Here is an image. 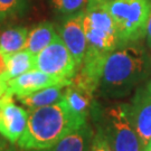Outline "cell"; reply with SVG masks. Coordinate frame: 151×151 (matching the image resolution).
Returning a JSON list of instances; mask_svg holds the SVG:
<instances>
[{
    "instance_id": "obj_26",
    "label": "cell",
    "mask_w": 151,
    "mask_h": 151,
    "mask_svg": "<svg viewBox=\"0 0 151 151\" xmlns=\"http://www.w3.org/2000/svg\"><path fill=\"white\" fill-rule=\"evenodd\" d=\"M4 19H5L4 17H1V16H0V26H1V22H4Z\"/></svg>"
},
{
    "instance_id": "obj_21",
    "label": "cell",
    "mask_w": 151,
    "mask_h": 151,
    "mask_svg": "<svg viewBox=\"0 0 151 151\" xmlns=\"http://www.w3.org/2000/svg\"><path fill=\"white\" fill-rule=\"evenodd\" d=\"M145 38H146V43L148 48L151 49V12H150V16H149V19H148V22H147Z\"/></svg>"
},
{
    "instance_id": "obj_23",
    "label": "cell",
    "mask_w": 151,
    "mask_h": 151,
    "mask_svg": "<svg viewBox=\"0 0 151 151\" xmlns=\"http://www.w3.org/2000/svg\"><path fill=\"white\" fill-rule=\"evenodd\" d=\"M8 142H9V141H7L4 137L0 135V151H7L8 147H9V143H8Z\"/></svg>"
},
{
    "instance_id": "obj_1",
    "label": "cell",
    "mask_w": 151,
    "mask_h": 151,
    "mask_svg": "<svg viewBox=\"0 0 151 151\" xmlns=\"http://www.w3.org/2000/svg\"><path fill=\"white\" fill-rule=\"evenodd\" d=\"M151 74V56L140 43L121 44L106 56L97 92L104 99L128 96Z\"/></svg>"
},
{
    "instance_id": "obj_9",
    "label": "cell",
    "mask_w": 151,
    "mask_h": 151,
    "mask_svg": "<svg viewBox=\"0 0 151 151\" xmlns=\"http://www.w3.org/2000/svg\"><path fill=\"white\" fill-rule=\"evenodd\" d=\"M60 37L68 48L77 67H80L86 50V36L84 30V10L66 17L60 27Z\"/></svg>"
},
{
    "instance_id": "obj_7",
    "label": "cell",
    "mask_w": 151,
    "mask_h": 151,
    "mask_svg": "<svg viewBox=\"0 0 151 151\" xmlns=\"http://www.w3.org/2000/svg\"><path fill=\"white\" fill-rule=\"evenodd\" d=\"M128 115L145 149L151 139V80L143 82L134 90L128 103Z\"/></svg>"
},
{
    "instance_id": "obj_19",
    "label": "cell",
    "mask_w": 151,
    "mask_h": 151,
    "mask_svg": "<svg viewBox=\"0 0 151 151\" xmlns=\"http://www.w3.org/2000/svg\"><path fill=\"white\" fill-rule=\"evenodd\" d=\"M91 151H113V149L110 147V145L106 142V140L104 139V137L99 130H96L94 133Z\"/></svg>"
},
{
    "instance_id": "obj_14",
    "label": "cell",
    "mask_w": 151,
    "mask_h": 151,
    "mask_svg": "<svg viewBox=\"0 0 151 151\" xmlns=\"http://www.w3.org/2000/svg\"><path fill=\"white\" fill-rule=\"evenodd\" d=\"M57 36L58 34L56 32L53 22H40L28 32L27 42L24 49L30 52L34 55H37L44 48H46Z\"/></svg>"
},
{
    "instance_id": "obj_5",
    "label": "cell",
    "mask_w": 151,
    "mask_h": 151,
    "mask_svg": "<svg viewBox=\"0 0 151 151\" xmlns=\"http://www.w3.org/2000/svg\"><path fill=\"white\" fill-rule=\"evenodd\" d=\"M112 17L119 43L141 42L146 35L151 0H101Z\"/></svg>"
},
{
    "instance_id": "obj_2",
    "label": "cell",
    "mask_w": 151,
    "mask_h": 151,
    "mask_svg": "<svg viewBox=\"0 0 151 151\" xmlns=\"http://www.w3.org/2000/svg\"><path fill=\"white\" fill-rule=\"evenodd\" d=\"M84 121L70 112L64 100L28 111V122L17 146L25 149H50Z\"/></svg>"
},
{
    "instance_id": "obj_4",
    "label": "cell",
    "mask_w": 151,
    "mask_h": 151,
    "mask_svg": "<svg viewBox=\"0 0 151 151\" xmlns=\"http://www.w3.org/2000/svg\"><path fill=\"white\" fill-rule=\"evenodd\" d=\"M91 116L113 151H145L138 133L130 122L128 103H113L104 109L95 106Z\"/></svg>"
},
{
    "instance_id": "obj_10",
    "label": "cell",
    "mask_w": 151,
    "mask_h": 151,
    "mask_svg": "<svg viewBox=\"0 0 151 151\" xmlns=\"http://www.w3.org/2000/svg\"><path fill=\"white\" fill-rule=\"evenodd\" d=\"M70 81H63L38 70H29L7 82L6 93L22 97L54 85H68Z\"/></svg>"
},
{
    "instance_id": "obj_3",
    "label": "cell",
    "mask_w": 151,
    "mask_h": 151,
    "mask_svg": "<svg viewBox=\"0 0 151 151\" xmlns=\"http://www.w3.org/2000/svg\"><path fill=\"white\" fill-rule=\"evenodd\" d=\"M84 30L86 50L81 65L92 70H102L106 56L120 43L113 19L101 0H87Z\"/></svg>"
},
{
    "instance_id": "obj_13",
    "label": "cell",
    "mask_w": 151,
    "mask_h": 151,
    "mask_svg": "<svg viewBox=\"0 0 151 151\" xmlns=\"http://www.w3.org/2000/svg\"><path fill=\"white\" fill-rule=\"evenodd\" d=\"M66 85H54V86L45 87L43 90L32 93L29 95L17 97L24 106L27 108V111L34 109L48 106L52 104L60 102L63 100Z\"/></svg>"
},
{
    "instance_id": "obj_25",
    "label": "cell",
    "mask_w": 151,
    "mask_h": 151,
    "mask_svg": "<svg viewBox=\"0 0 151 151\" xmlns=\"http://www.w3.org/2000/svg\"><path fill=\"white\" fill-rule=\"evenodd\" d=\"M145 151H151V139L148 141V143L145 147Z\"/></svg>"
},
{
    "instance_id": "obj_18",
    "label": "cell",
    "mask_w": 151,
    "mask_h": 151,
    "mask_svg": "<svg viewBox=\"0 0 151 151\" xmlns=\"http://www.w3.org/2000/svg\"><path fill=\"white\" fill-rule=\"evenodd\" d=\"M27 0H0V16L7 18L25 10Z\"/></svg>"
},
{
    "instance_id": "obj_11",
    "label": "cell",
    "mask_w": 151,
    "mask_h": 151,
    "mask_svg": "<svg viewBox=\"0 0 151 151\" xmlns=\"http://www.w3.org/2000/svg\"><path fill=\"white\" fill-rule=\"evenodd\" d=\"M94 94L95 93L86 88L70 83L65 87L63 100L72 113L82 121L87 122V119L92 115L97 105L94 101Z\"/></svg>"
},
{
    "instance_id": "obj_8",
    "label": "cell",
    "mask_w": 151,
    "mask_h": 151,
    "mask_svg": "<svg viewBox=\"0 0 151 151\" xmlns=\"http://www.w3.org/2000/svg\"><path fill=\"white\" fill-rule=\"evenodd\" d=\"M28 111L14 102L12 95L5 93L0 97V135L9 143H17L26 129Z\"/></svg>"
},
{
    "instance_id": "obj_24",
    "label": "cell",
    "mask_w": 151,
    "mask_h": 151,
    "mask_svg": "<svg viewBox=\"0 0 151 151\" xmlns=\"http://www.w3.org/2000/svg\"><path fill=\"white\" fill-rule=\"evenodd\" d=\"M6 90H7V82L0 80V97L6 93Z\"/></svg>"
},
{
    "instance_id": "obj_12",
    "label": "cell",
    "mask_w": 151,
    "mask_h": 151,
    "mask_svg": "<svg viewBox=\"0 0 151 151\" xmlns=\"http://www.w3.org/2000/svg\"><path fill=\"white\" fill-rule=\"evenodd\" d=\"M94 131L88 122L73 130L60 140L50 151H91Z\"/></svg>"
},
{
    "instance_id": "obj_17",
    "label": "cell",
    "mask_w": 151,
    "mask_h": 151,
    "mask_svg": "<svg viewBox=\"0 0 151 151\" xmlns=\"http://www.w3.org/2000/svg\"><path fill=\"white\" fill-rule=\"evenodd\" d=\"M87 0H52V7L58 15L70 17L85 9Z\"/></svg>"
},
{
    "instance_id": "obj_22",
    "label": "cell",
    "mask_w": 151,
    "mask_h": 151,
    "mask_svg": "<svg viewBox=\"0 0 151 151\" xmlns=\"http://www.w3.org/2000/svg\"><path fill=\"white\" fill-rule=\"evenodd\" d=\"M7 151H50V149H25L18 147L16 143H10Z\"/></svg>"
},
{
    "instance_id": "obj_20",
    "label": "cell",
    "mask_w": 151,
    "mask_h": 151,
    "mask_svg": "<svg viewBox=\"0 0 151 151\" xmlns=\"http://www.w3.org/2000/svg\"><path fill=\"white\" fill-rule=\"evenodd\" d=\"M8 57H9V55L0 50V80L6 82H7L6 75H7V70H8Z\"/></svg>"
},
{
    "instance_id": "obj_15",
    "label": "cell",
    "mask_w": 151,
    "mask_h": 151,
    "mask_svg": "<svg viewBox=\"0 0 151 151\" xmlns=\"http://www.w3.org/2000/svg\"><path fill=\"white\" fill-rule=\"evenodd\" d=\"M28 29L26 27H9L0 32V50L10 55L25 48Z\"/></svg>"
},
{
    "instance_id": "obj_6",
    "label": "cell",
    "mask_w": 151,
    "mask_h": 151,
    "mask_svg": "<svg viewBox=\"0 0 151 151\" xmlns=\"http://www.w3.org/2000/svg\"><path fill=\"white\" fill-rule=\"evenodd\" d=\"M35 63L36 70L63 81H70L78 70L60 35L46 48L36 55Z\"/></svg>"
},
{
    "instance_id": "obj_16",
    "label": "cell",
    "mask_w": 151,
    "mask_h": 151,
    "mask_svg": "<svg viewBox=\"0 0 151 151\" xmlns=\"http://www.w3.org/2000/svg\"><path fill=\"white\" fill-rule=\"evenodd\" d=\"M36 55L32 54L26 49H22L17 53L10 54L8 57V70L6 80L7 82L17 76L27 73L29 70H36Z\"/></svg>"
}]
</instances>
